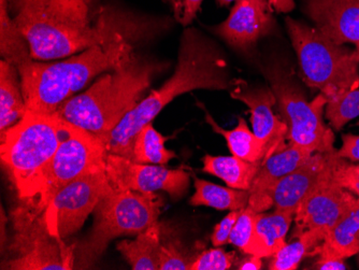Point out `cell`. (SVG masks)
Returning <instances> with one entry per match:
<instances>
[{
	"instance_id": "35",
	"label": "cell",
	"mask_w": 359,
	"mask_h": 270,
	"mask_svg": "<svg viewBox=\"0 0 359 270\" xmlns=\"http://www.w3.org/2000/svg\"><path fill=\"white\" fill-rule=\"evenodd\" d=\"M241 210L231 211L215 227L211 238L212 243L215 247H223L226 243H229V237Z\"/></svg>"
},
{
	"instance_id": "31",
	"label": "cell",
	"mask_w": 359,
	"mask_h": 270,
	"mask_svg": "<svg viewBox=\"0 0 359 270\" xmlns=\"http://www.w3.org/2000/svg\"><path fill=\"white\" fill-rule=\"evenodd\" d=\"M257 213L250 205L242 209L229 237V243L245 254L251 253Z\"/></svg>"
},
{
	"instance_id": "6",
	"label": "cell",
	"mask_w": 359,
	"mask_h": 270,
	"mask_svg": "<svg viewBox=\"0 0 359 270\" xmlns=\"http://www.w3.org/2000/svg\"><path fill=\"white\" fill-rule=\"evenodd\" d=\"M286 28L297 55L302 80L327 100L359 86V54L338 44L316 27L286 18Z\"/></svg>"
},
{
	"instance_id": "14",
	"label": "cell",
	"mask_w": 359,
	"mask_h": 270,
	"mask_svg": "<svg viewBox=\"0 0 359 270\" xmlns=\"http://www.w3.org/2000/svg\"><path fill=\"white\" fill-rule=\"evenodd\" d=\"M274 12L259 0H237L225 21L209 27L238 53L251 56L258 41L276 30Z\"/></svg>"
},
{
	"instance_id": "38",
	"label": "cell",
	"mask_w": 359,
	"mask_h": 270,
	"mask_svg": "<svg viewBox=\"0 0 359 270\" xmlns=\"http://www.w3.org/2000/svg\"><path fill=\"white\" fill-rule=\"evenodd\" d=\"M310 269L316 270H346L348 266L342 259H320L316 257V261L312 264Z\"/></svg>"
},
{
	"instance_id": "10",
	"label": "cell",
	"mask_w": 359,
	"mask_h": 270,
	"mask_svg": "<svg viewBox=\"0 0 359 270\" xmlns=\"http://www.w3.org/2000/svg\"><path fill=\"white\" fill-rule=\"evenodd\" d=\"M111 187L106 170L90 173L62 187L43 210L48 231L60 241L76 233Z\"/></svg>"
},
{
	"instance_id": "29",
	"label": "cell",
	"mask_w": 359,
	"mask_h": 270,
	"mask_svg": "<svg viewBox=\"0 0 359 270\" xmlns=\"http://www.w3.org/2000/svg\"><path fill=\"white\" fill-rule=\"evenodd\" d=\"M325 116L334 130H340L359 116V86L327 100Z\"/></svg>"
},
{
	"instance_id": "18",
	"label": "cell",
	"mask_w": 359,
	"mask_h": 270,
	"mask_svg": "<svg viewBox=\"0 0 359 270\" xmlns=\"http://www.w3.org/2000/svg\"><path fill=\"white\" fill-rule=\"evenodd\" d=\"M313 153L295 144H288L281 152L270 156L260 167L250 189L249 205L256 212L272 208V193L288 173L306 162Z\"/></svg>"
},
{
	"instance_id": "11",
	"label": "cell",
	"mask_w": 359,
	"mask_h": 270,
	"mask_svg": "<svg viewBox=\"0 0 359 270\" xmlns=\"http://www.w3.org/2000/svg\"><path fill=\"white\" fill-rule=\"evenodd\" d=\"M106 173L114 189L140 193H168L172 199L184 196L191 175L183 169H167L161 165L139 164L127 157L109 153Z\"/></svg>"
},
{
	"instance_id": "4",
	"label": "cell",
	"mask_w": 359,
	"mask_h": 270,
	"mask_svg": "<svg viewBox=\"0 0 359 270\" xmlns=\"http://www.w3.org/2000/svg\"><path fill=\"white\" fill-rule=\"evenodd\" d=\"M167 64L135 50L118 67L102 74L83 93L65 102L57 114L76 126L107 138L134 110Z\"/></svg>"
},
{
	"instance_id": "3",
	"label": "cell",
	"mask_w": 359,
	"mask_h": 270,
	"mask_svg": "<svg viewBox=\"0 0 359 270\" xmlns=\"http://www.w3.org/2000/svg\"><path fill=\"white\" fill-rule=\"evenodd\" d=\"M175 19L118 34L104 43L62 60H29L18 69L21 76L26 109L52 114L74 97L93 80L118 67L136 50L140 40L154 37L172 26Z\"/></svg>"
},
{
	"instance_id": "24",
	"label": "cell",
	"mask_w": 359,
	"mask_h": 270,
	"mask_svg": "<svg viewBox=\"0 0 359 270\" xmlns=\"http://www.w3.org/2000/svg\"><path fill=\"white\" fill-rule=\"evenodd\" d=\"M203 173L222 179L227 187L250 191L262 162H248L236 156H213L205 154L203 158Z\"/></svg>"
},
{
	"instance_id": "9",
	"label": "cell",
	"mask_w": 359,
	"mask_h": 270,
	"mask_svg": "<svg viewBox=\"0 0 359 270\" xmlns=\"http://www.w3.org/2000/svg\"><path fill=\"white\" fill-rule=\"evenodd\" d=\"M107 155L100 137L69 122L57 151L42 173L37 196L28 205L42 212L62 187L90 173L106 170Z\"/></svg>"
},
{
	"instance_id": "37",
	"label": "cell",
	"mask_w": 359,
	"mask_h": 270,
	"mask_svg": "<svg viewBox=\"0 0 359 270\" xmlns=\"http://www.w3.org/2000/svg\"><path fill=\"white\" fill-rule=\"evenodd\" d=\"M236 1L237 0H215L219 7H228ZM259 1L266 4L274 13H287L295 8L294 0H259Z\"/></svg>"
},
{
	"instance_id": "22",
	"label": "cell",
	"mask_w": 359,
	"mask_h": 270,
	"mask_svg": "<svg viewBox=\"0 0 359 270\" xmlns=\"http://www.w3.org/2000/svg\"><path fill=\"white\" fill-rule=\"evenodd\" d=\"M201 108L205 112V122L211 126L213 132L226 139L228 149L233 156L239 157L248 162H265L267 158L265 144L254 134L253 130H250L247 121L239 116L235 128L224 130L217 124V121L212 118L205 107L201 106Z\"/></svg>"
},
{
	"instance_id": "19",
	"label": "cell",
	"mask_w": 359,
	"mask_h": 270,
	"mask_svg": "<svg viewBox=\"0 0 359 270\" xmlns=\"http://www.w3.org/2000/svg\"><path fill=\"white\" fill-rule=\"evenodd\" d=\"M359 252V205L348 211L308 257L346 259Z\"/></svg>"
},
{
	"instance_id": "21",
	"label": "cell",
	"mask_w": 359,
	"mask_h": 270,
	"mask_svg": "<svg viewBox=\"0 0 359 270\" xmlns=\"http://www.w3.org/2000/svg\"><path fill=\"white\" fill-rule=\"evenodd\" d=\"M26 104L19 69L0 60V134L19 122L26 114Z\"/></svg>"
},
{
	"instance_id": "40",
	"label": "cell",
	"mask_w": 359,
	"mask_h": 270,
	"mask_svg": "<svg viewBox=\"0 0 359 270\" xmlns=\"http://www.w3.org/2000/svg\"><path fill=\"white\" fill-rule=\"evenodd\" d=\"M357 254H358V257H357V262H358V266H359V252Z\"/></svg>"
},
{
	"instance_id": "16",
	"label": "cell",
	"mask_w": 359,
	"mask_h": 270,
	"mask_svg": "<svg viewBox=\"0 0 359 270\" xmlns=\"http://www.w3.org/2000/svg\"><path fill=\"white\" fill-rule=\"evenodd\" d=\"M304 10L323 35L359 49V0H304Z\"/></svg>"
},
{
	"instance_id": "8",
	"label": "cell",
	"mask_w": 359,
	"mask_h": 270,
	"mask_svg": "<svg viewBox=\"0 0 359 270\" xmlns=\"http://www.w3.org/2000/svg\"><path fill=\"white\" fill-rule=\"evenodd\" d=\"M264 74L276 98L280 116L287 125L288 144L311 153H330L334 150V135L324 123V108L327 98L320 94L312 102L288 62L271 60Z\"/></svg>"
},
{
	"instance_id": "28",
	"label": "cell",
	"mask_w": 359,
	"mask_h": 270,
	"mask_svg": "<svg viewBox=\"0 0 359 270\" xmlns=\"http://www.w3.org/2000/svg\"><path fill=\"white\" fill-rule=\"evenodd\" d=\"M326 231L314 229L304 231L297 241L286 243L278 253L271 257L270 270H295L300 262L308 257L309 253L324 241Z\"/></svg>"
},
{
	"instance_id": "27",
	"label": "cell",
	"mask_w": 359,
	"mask_h": 270,
	"mask_svg": "<svg viewBox=\"0 0 359 270\" xmlns=\"http://www.w3.org/2000/svg\"><path fill=\"white\" fill-rule=\"evenodd\" d=\"M168 139L169 137L163 136L155 130L153 122L149 123L135 136L132 161L139 164L166 166L177 157L173 151L168 150L165 146Z\"/></svg>"
},
{
	"instance_id": "20",
	"label": "cell",
	"mask_w": 359,
	"mask_h": 270,
	"mask_svg": "<svg viewBox=\"0 0 359 270\" xmlns=\"http://www.w3.org/2000/svg\"><path fill=\"white\" fill-rule=\"evenodd\" d=\"M295 215L287 211L258 212L256 215L252 255L266 259L273 257L286 245V236Z\"/></svg>"
},
{
	"instance_id": "23",
	"label": "cell",
	"mask_w": 359,
	"mask_h": 270,
	"mask_svg": "<svg viewBox=\"0 0 359 270\" xmlns=\"http://www.w3.org/2000/svg\"><path fill=\"white\" fill-rule=\"evenodd\" d=\"M161 227L158 222L136 236L133 241H123L116 249L134 270H159Z\"/></svg>"
},
{
	"instance_id": "26",
	"label": "cell",
	"mask_w": 359,
	"mask_h": 270,
	"mask_svg": "<svg viewBox=\"0 0 359 270\" xmlns=\"http://www.w3.org/2000/svg\"><path fill=\"white\" fill-rule=\"evenodd\" d=\"M0 54L18 68L32 60L29 46L10 13L9 0H0Z\"/></svg>"
},
{
	"instance_id": "41",
	"label": "cell",
	"mask_w": 359,
	"mask_h": 270,
	"mask_svg": "<svg viewBox=\"0 0 359 270\" xmlns=\"http://www.w3.org/2000/svg\"><path fill=\"white\" fill-rule=\"evenodd\" d=\"M356 51L358 52V54H359V49H357Z\"/></svg>"
},
{
	"instance_id": "15",
	"label": "cell",
	"mask_w": 359,
	"mask_h": 270,
	"mask_svg": "<svg viewBox=\"0 0 359 270\" xmlns=\"http://www.w3.org/2000/svg\"><path fill=\"white\" fill-rule=\"evenodd\" d=\"M231 96L249 108L253 133L265 144L267 158L287 148V125L274 114L276 98L270 86H252L236 80Z\"/></svg>"
},
{
	"instance_id": "5",
	"label": "cell",
	"mask_w": 359,
	"mask_h": 270,
	"mask_svg": "<svg viewBox=\"0 0 359 270\" xmlns=\"http://www.w3.org/2000/svg\"><path fill=\"white\" fill-rule=\"evenodd\" d=\"M68 124L57 112L26 111L19 122L0 134L1 163L25 203L37 196L42 173L57 151Z\"/></svg>"
},
{
	"instance_id": "36",
	"label": "cell",
	"mask_w": 359,
	"mask_h": 270,
	"mask_svg": "<svg viewBox=\"0 0 359 270\" xmlns=\"http://www.w3.org/2000/svg\"><path fill=\"white\" fill-rule=\"evenodd\" d=\"M342 142V147L336 150L337 156L350 162H359V135H344Z\"/></svg>"
},
{
	"instance_id": "30",
	"label": "cell",
	"mask_w": 359,
	"mask_h": 270,
	"mask_svg": "<svg viewBox=\"0 0 359 270\" xmlns=\"http://www.w3.org/2000/svg\"><path fill=\"white\" fill-rule=\"evenodd\" d=\"M330 166L332 180L348 189L359 201V165L337 156L334 149L330 153Z\"/></svg>"
},
{
	"instance_id": "7",
	"label": "cell",
	"mask_w": 359,
	"mask_h": 270,
	"mask_svg": "<svg viewBox=\"0 0 359 270\" xmlns=\"http://www.w3.org/2000/svg\"><path fill=\"white\" fill-rule=\"evenodd\" d=\"M161 205L155 193L111 187L97 203L94 227L78 249L79 269L92 267L113 239L139 235L156 223Z\"/></svg>"
},
{
	"instance_id": "12",
	"label": "cell",
	"mask_w": 359,
	"mask_h": 270,
	"mask_svg": "<svg viewBox=\"0 0 359 270\" xmlns=\"http://www.w3.org/2000/svg\"><path fill=\"white\" fill-rule=\"evenodd\" d=\"M22 211L19 219L20 257L7 264L6 269H72V251H62L60 239L48 231L39 211Z\"/></svg>"
},
{
	"instance_id": "17",
	"label": "cell",
	"mask_w": 359,
	"mask_h": 270,
	"mask_svg": "<svg viewBox=\"0 0 359 270\" xmlns=\"http://www.w3.org/2000/svg\"><path fill=\"white\" fill-rule=\"evenodd\" d=\"M330 153H314L284 177L272 193V208L295 215L302 201L327 173Z\"/></svg>"
},
{
	"instance_id": "1",
	"label": "cell",
	"mask_w": 359,
	"mask_h": 270,
	"mask_svg": "<svg viewBox=\"0 0 359 270\" xmlns=\"http://www.w3.org/2000/svg\"><path fill=\"white\" fill-rule=\"evenodd\" d=\"M34 60H56L166 20L118 0H9Z\"/></svg>"
},
{
	"instance_id": "25",
	"label": "cell",
	"mask_w": 359,
	"mask_h": 270,
	"mask_svg": "<svg viewBox=\"0 0 359 270\" xmlns=\"http://www.w3.org/2000/svg\"><path fill=\"white\" fill-rule=\"evenodd\" d=\"M195 193L189 199L191 205H205L217 210H241L249 205L250 191L224 187L193 176Z\"/></svg>"
},
{
	"instance_id": "32",
	"label": "cell",
	"mask_w": 359,
	"mask_h": 270,
	"mask_svg": "<svg viewBox=\"0 0 359 270\" xmlns=\"http://www.w3.org/2000/svg\"><path fill=\"white\" fill-rule=\"evenodd\" d=\"M198 255L187 253L180 241L170 239L161 241L159 252V270H191V264Z\"/></svg>"
},
{
	"instance_id": "2",
	"label": "cell",
	"mask_w": 359,
	"mask_h": 270,
	"mask_svg": "<svg viewBox=\"0 0 359 270\" xmlns=\"http://www.w3.org/2000/svg\"><path fill=\"white\" fill-rule=\"evenodd\" d=\"M235 83L221 46L197 28L185 27L172 76L147 95L107 136V151L132 160L135 136L175 98L196 90H231Z\"/></svg>"
},
{
	"instance_id": "34",
	"label": "cell",
	"mask_w": 359,
	"mask_h": 270,
	"mask_svg": "<svg viewBox=\"0 0 359 270\" xmlns=\"http://www.w3.org/2000/svg\"><path fill=\"white\" fill-rule=\"evenodd\" d=\"M172 10L175 22L189 27L197 18L205 0H163Z\"/></svg>"
},
{
	"instance_id": "33",
	"label": "cell",
	"mask_w": 359,
	"mask_h": 270,
	"mask_svg": "<svg viewBox=\"0 0 359 270\" xmlns=\"http://www.w3.org/2000/svg\"><path fill=\"white\" fill-rule=\"evenodd\" d=\"M237 262L235 252H227L221 247L203 251L191 264V270H228Z\"/></svg>"
},
{
	"instance_id": "39",
	"label": "cell",
	"mask_w": 359,
	"mask_h": 270,
	"mask_svg": "<svg viewBox=\"0 0 359 270\" xmlns=\"http://www.w3.org/2000/svg\"><path fill=\"white\" fill-rule=\"evenodd\" d=\"M237 269L239 270H259L263 267V259L252 254H247V257L241 259V261L236 262Z\"/></svg>"
},
{
	"instance_id": "13",
	"label": "cell",
	"mask_w": 359,
	"mask_h": 270,
	"mask_svg": "<svg viewBox=\"0 0 359 270\" xmlns=\"http://www.w3.org/2000/svg\"><path fill=\"white\" fill-rule=\"evenodd\" d=\"M357 205H359L358 199L332 180L330 166H328L327 173L296 211L292 239L309 229H323L327 233Z\"/></svg>"
}]
</instances>
